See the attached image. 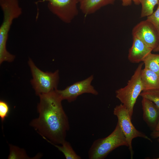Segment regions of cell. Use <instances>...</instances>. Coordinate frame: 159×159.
<instances>
[{
    "instance_id": "obj_6",
    "label": "cell",
    "mask_w": 159,
    "mask_h": 159,
    "mask_svg": "<svg viewBox=\"0 0 159 159\" xmlns=\"http://www.w3.org/2000/svg\"><path fill=\"white\" fill-rule=\"evenodd\" d=\"M113 114L117 117V123L125 136L128 144L131 158L133 156L132 141L135 138L140 137L147 139L152 142V140L145 134L138 131L131 122L128 110L122 104L116 105L114 108Z\"/></svg>"
},
{
    "instance_id": "obj_8",
    "label": "cell",
    "mask_w": 159,
    "mask_h": 159,
    "mask_svg": "<svg viewBox=\"0 0 159 159\" xmlns=\"http://www.w3.org/2000/svg\"><path fill=\"white\" fill-rule=\"evenodd\" d=\"M93 79V75H91L84 80L67 87L64 90L57 89V92L62 100H66L69 102L75 101L78 96L84 93L97 95L98 92L91 85Z\"/></svg>"
},
{
    "instance_id": "obj_21",
    "label": "cell",
    "mask_w": 159,
    "mask_h": 159,
    "mask_svg": "<svg viewBox=\"0 0 159 159\" xmlns=\"http://www.w3.org/2000/svg\"><path fill=\"white\" fill-rule=\"evenodd\" d=\"M122 5L124 6H127L131 5L132 2L136 5L140 4V0H121Z\"/></svg>"
},
{
    "instance_id": "obj_17",
    "label": "cell",
    "mask_w": 159,
    "mask_h": 159,
    "mask_svg": "<svg viewBox=\"0 0 159 159\" xmlns=\"http://www.w3.org/2000/svg\"><path fill=\"white\" fill-rule=\"evenodd\" d=\"M140 96L150 100L159 108V89L143 91Z\"/></svg>"
},
{
    "instance_id": "obj_3",
    "label": "cell",
    "mask_w": 159,
    "mask_h": 159,
    "mask_svg": "<svg viewBox=\"0 0 159 159\" xmlns=\"http://www.w3.org/2000/svg\"><path fill=\"white\" fill-rule=\"evenodd\" d=\"M122 146L128 147V144L117 122L115 129L108 136L94 141L88 150V158L103 159L114 150Z\"/></svg>"
},
{
    "instance_id": "obj_16",
    "label": "cell",
    "mask_w": 159,
    "mask_h": 159,
    "mask_svg": "<svg viewBox=\"0 0 159 159\" xmlns=\"http://www.w3.org/2000/svg\"><path fill=\"white\" fill-rule=\"evenodd\" d=\"M142 9L140 17H148L153 12L155 6L159 4V0H140Z\"/></svg>"
},
{
    "instance_id": "obj_9",
    "label": "cell",
    "mask_w": 159,
    "mask_h": 159,
    "mask_svg": "<svg viewBox=\"0 0 159 159\" xmlns=\"http://www.w3.org/2000/svg\"><path fill=\"white\" fill-rule=\"evenodd\" d=\"M132 34L133 37L139 39L153 50L159 44L158 32L153 25L147 20L136 25L132 29Z\"/></svg>"
},
{
    "instance_id": "obj_11",
    "label": "cell",
    "mask_w": 159,
    "mask_h": 159,
    "mask_svg": "<svg viewBox=\"0 0 159 159\" xmlns=\"http://www.w3.org/2000/svg\"><path fill=\"white\" fill-rule=\"evenodd\" d=\"M152 51V49L148 47L139 39L133 37L132 44L129 50L128 58L132 63L143 62Z\"/></svg>"
},
{
    "instance_id": "obj_7",
    "label": "cell",
    "mask_w": 159,
    "mask_h": 159,
    "mask_svg": "<svg viewBox=\"0 0 159 159\" xmlns=\"http://www.w3.org/2000/svg\"><path fill=\"white\" fill-rule=\"evenodd\" d=\"M80 0H42L46 1L49 11L63 22L71 23L78 14Z\"/></svg>"
},
{
    "instance_id": "obj_1",
    "label": "cell",
    "mask_w": 159,
    "mask_h": 159,
    "mask_svg": "<svg viewBox=\"0 0 159 159\" xmlns=\"http://www.w3.org/2000/svg\"><path fill=\"white\" fill-rule=\"evenodd\" d=\"M57 90L39 95V117L32 120L30 125L49 143L61 145L66 141L70 126Z\"/></svg>"
},
{
    "instance_id": "obj_18",
    "label": "cell",
    "mask_w": 159,
    "mask_h": 159,
    "mask_svg": "<svg viewBox=\"0 0 159 159\" xmlns=\"http://www.w3.org/2000/svg\"><path fill=\"white\" fill-rule=\"evenodd\" d=\"M10 153L8 159L27 158L28 157L25 151L22 149L10 145Z\"/></svg>"
},
{
    "instance_id": "obj_2",
    "label": "cell",
    "mask_w": 159,
    "mask_h": 159,
    "mask_svg": "<svg viewBox=\"0 0 159 159\" xmlns=\"http://www.w3.org/2000/svg\"><path fill=\"white\" fill-rule=\"evenodd\" d=\"M0 6L3 12V19L0 27V64L6 61L11 62L15 56L6 49L9 33L13 21L22 13L18 0H0Z\"/></svg>"
},
{
    "instance_id": "obj_12",
    "label": "cell",
    "mask_w": 159,
    "mask_h": 159,
    "mask_svg": "<svg viewBox=\"0 0 159 159\" xmlns=\"http://www.w3.org/2000/svg\"><path fill=\"white\" fill-rule=\"evenodd\" d=\"M115 0H80V9L85 16L93 14L102 7L113 4Z\"/></svg>"
},
{
    "instance_id": "obj_13",
    "label": "cell",
    "mask_w": 159,
    "mask_h": 159,
    "mask_svg": "<svg viewBox=\"0 0 159 159\" xmlns=\"http://www.w3.org/2000/svg\"><path fill=\"white\" fill-rule=\"evenodd\" d=\"M143 91L159 89V76L151 70L145 68L141 72Z\"/></svg>"
},
{
    "instance_id": "obj_22",
    "label": "cell",
    "mask_w": 159,
    "mask_h": 159,
    "mask_svg": "<svg viewBox=\"0 0 159 159\" xmlns=\"http://www.w3.org/2000/svg\"><path fill=\"white\" fill-rule=\"evenodd\" d=\"M150 136L153 139L159 138V131H153L150 134Z\"/></svg>"
},
{
    "instance_id": "obj_20",
    "label": "cell",
    "mask_w": 159,
    "mask_h": 159,
    "mask_svg": "<svg viewBox=\"0 0 159 159\" xmlns=\"http://www.w3.org/2000/svg\"><path fill=\"white\" fill-rule=\"evenodd\" d=\"M9 111V107L8 104L6 101L0 100V117L2 122L5 118L8 116Z\"/></svg>"
},
{
    "instance_id": "obj_14",
    "label": "cell",
    "mask_w": 159,
    "mask_h": 159,
    "mask_svg": "<svg viewBox=\"0 0 159 159\" xmlns=\"http://www.w3.org/2000/svg\"><path fill=\"white\" fill-rule=\"evenodd\" d=\"M64 154L66 159H80L81 158L74 150L69 142L65 141L61 145L50 143Z\"/></svg>"
},
{
    "instance_id": "obj_23",
    "label": "cell",
    "mask_w": 159,
    "mask_h": 159,
    "mask_svg": "<svg viewBox=\"0 0 159 159\" xmlns=\"http://www.w3.org/2000/svg\"><path fill=\"white\" fill-rule=\"evenodd\" d=\"M154 130L156 131H159V120Z\"/></svg>"
},
{
    "instance_id": "obj_19",
    "label": "cell",
    "mask_w": 159,
    "mask_h": 159,
    "mask_svg": "<svg viewBox=\"0 0 159 159\" xmlns=\"http://www.w3.org/2000/svg\"><path fill=\"white\" fill-rule=\"evenodd\" d=\"M146 20L153 25L159 34V4L156 10L147 17Z\"/></svg>"
},
{
    "instance_id": "obj_24",
    "label": "cell",
    "mask_w": 159,
    "mask_h": 159,
    "mask_svg": "<svg viewBox=\"0 0 159 159\" xmlns=\"http://www.w3.org/2000/svg\"><path fill=\"white\" fill-rule=\"evenodd\" d=\"M153 51L155 52H159V44L157 47Z\"/></svg>"
},
{
    "instance_id": "obj_5",
    "label": "cell",
    "mask_w": 159,
    "mask_h": 159,
    "mask_svg": "<svg viewBox=\"0 0 159 159\" xmlns=\"http://www.w3.org/2000/svg\"><path fill=\"white\" fill-rule=\"evenodd\" d=\"M28 64L32 76L31 82L36 95L39 96L57 89L59 79L58 70L54 72H44L30 58Z\"/></svg>"
},
{
    "instance_id": "obj_25",
    "label": "cell",
    "mask_w": 159,
    "mask_h": 159,
    "mask_svg": "<svg viewBox=\"0 0 159 159\" xmlns=\"http://www.w3.org/2000/svg\"><path fill=\"white\" fill-rule=\"evenodd\" d=\"M157 141L159 143V138L157 140ZM157 159H159V158H157Z\"/></svg>"
},
{
    "instance_id": "obj_4",
    "label": "cell",
    "mask_w": 159,
    "mask_h": 159,
    "mask_svg": "<svg viewBox=\"0 0 159 159\" xmlns=\"http://www.w3.org/2000/svg\"><path fill=\"white\" fill-rule=\"evenodd\" d=\"M143 64V63L139 64L126 86L115 91L116 97L128 110L132 119L135 104L143 91L141 73Z\"/></svg>"
},
{
    "instance_id": "obj_10",
    "label": "cell",
    "mask_w": 159,
    "mask_h": 159,
    "mask_svg": "<svg viewBox=\"0 0 159 159\" xmlns=\"http://www.w3.org/2000/svg\"><path fill=\"white\" fill-rule=\"evenodd\" d=\"M143 118L150 129L153 131L159 120V108L149 99L142 97Z\"/></svg>"
},
{
    "instance_id": "obj_15",
    "label": "cell",
    "mask_w": 159,
    "mask_h": 159,
    "mask_svg": "<svg viewBox=\"0 0 159 159\" xmlns=\"http://www.w3.org/2000/svg\"><path fill=\"white\" fill-rule=\"evenodd\" d=\"M145 68L157 74L159 76V54L150 53L143 61Z\"/></svg>"
}]
</instances>
